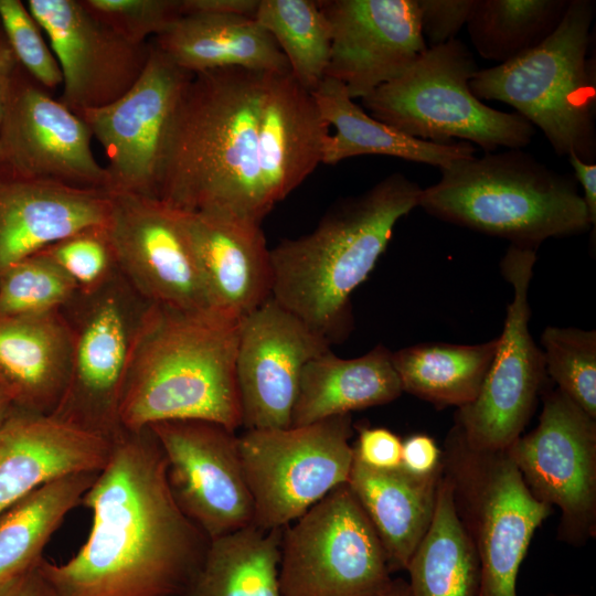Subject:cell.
Listing matches in <instances>:
<instances>
[{
    "instance_id": "cell-1",
    "label": "cell",
    "mask_w": 596,
    "mask_h": 596,
    "mask_svg": "<svg viewBox=\"0 0 596 596\" xmlns=\"http://www.w3.org/2000/svg\"><path fill=\"white\" fill-rule=\"evenodd\" d=\"M82 503L86 542L63 564L42 560L61 596H187L210 539L175 502L151 429L121 430Z\"/></svg>"
},
{
    "instance_id": "cell-2",
    "label": "cell",
    "mask_w": 596,
    "mask_h": 596,
    "mask_svg": "<svg viewBox=\"0 0 596 596\" xmlns=\"http://www.w3.org/2000/svg\"><path fill=\"white\" fill-rule=\"evenodd\" d=\"M268 72L230 67L192 74L174 111L157 199L262 225L269 213L258 170V121Z\"/></svg>"
},
{
    "instance_id": "cell-3",
    "label": "cell",
    "mask_w": 596,
    "mask_h": 596,
    "mask_svg": "<svg viewBox=\"0 0 596 596\" xmlns=\"http://www.w3.org/2000/svg\"><path fill=\"white\" fill-rule=\"evenodd\" d=\"M422 188L394 172L330 209L317 227L269 249L272 297L331 344L351 331V294L374 268Z\"/></svg>"
},
{
    "instance_id": "cell-4",
    "label": "cell",
    "mask_w": 596,
    "mask_h": 596,
    "mask_svg": "<svg viewBox=\"0 0 596 596\" xmlns=\"http://www.w3.org/2000/svg\"><path fill=\"white\" fill-rule=\"evenodd\" d=\"M240 322L210 311L150 304L141 322L119 407L139 432L168 421L242 427L235 361Z\"/></svg>"
},
{
    "instance_id": "cell-5",
    "label": "cell",
    "mask_w": 596,
    "mask_h": 596,
    "mask_svg": "<svg viewBox=\"0 0 596 596\" xmlns=\"http://www.w3.org/2000/svg\"><path fill=\"white\" fill-rule=\"evenodd\" d=\"M440 173L418 206L441 221L532 248L592 227L575 177L521 149L458 159Z\"/></svg>"
},
{
    "instance_id": "cell-6",
    "label": "cell",
    "mask_w": 596,
    "mask_h": 596,
    "mask_svg": "<svg viewBox=\"0 0 596 596\" xmlns=\"http://www.w3.org/2000/svg\"><path fill=\"white\" fill-rule=\"evenodd\" d=\"M595 2L570 0L555 31L534 49L470 81L480 99L513 107L539 127L558 156L596 158L594 61L587 58Z\"/></svg>"
},
{
    "instance_id": "cell-7",
    "label": "cell",
    "mask_w": 596,
    "mask_h": 596,
    "mask_svg": "<svg viewBox=\"0 0 596 596\" xmlns=\"http://www.w3.org/2000/svg\"><path fill=\"white\" fill-rule=\"evenodd\" d=\"M477 71L472 53L456 38L427 47L401 76L361 100L373 118L419 140L457 138L485 152L528 146L535 129L525 118L494 109L472 93Z\"/></svg>"
},
{
    "instance_id": "cell-8",
    "label": "cell",
    "mask_w": 596,
    "mask_h": 596,
    "mask_svg": "<svg viewBox=\"0 0 596 596\" xmlns=\"http://www.w3.org/2000/svg\"><path fill=\"white\" fill-rule=\"evenodd\" d=\"M441 450L456 513L479 561V596H518L521 564L553 508L533 497L507 449L476 448L453 425Z\"/></svg>"
},
{
    "instance_id": "cell-9",
    "label": "cell",
    "mask_w": 596,
    "mask_h": 596,
    "mask_svg": "<svg viewBox=\"0 0 596 596\" xmlns=\"http://www.w3.org/2000/svg\"><path fill=\"white\" fill-rule=\"evenodd\" d=\"M351 414L287 428L246 429L240 454L253 499V524L284 529L348 483L354 454Z\"/></svg>"
},
{
    "instance_id": "cell-10",
    "label": "cell",
    "mask_w": 596,
    "mask_h": 596,
    "mask_svg": "<svg viewBox=\"0 0 596 596\" xmlns=\"http://www.w3.org/2000/svg\"><path fill=\"white\" fill-rule=\"evenodd\" d=\"M281 596H381L393 582L383 545L348 483L284 528Z\"/></svg>"
},
{
    "instance_id": "cell-11",
    "label": "cell",
    "mask_w": 596,
    "mask_h": 596,
    "mask_svg": "<svg viewBox=\"0 0 596 596\" xmlns=\"http://www.w3.org/2000/svg\"><path fill=\"white\" fill-rule=\"evenodd\" d=\"M76 307L70 380L53 413L114 439L123 429L119 407L137 336L149 307L117 272Z\"/></svg>"
},
{
    "instance_id": "cell-12",
    "label": "cell",
    "mask_w": 596,
    "mask_h": 596,
    "mask_svg": "<svg viewBox=\"0 0 596 596\" xmlns=\"http://www.w3.org/2000/svg\"><path fill=\"white\" fill-rule=\"evenodd\" d=\"M536 248L510 245L501 272L513 289L504 327L477 397L459 407L454 425L485 450H505L524 430L546 377L543 352L530 330L528 300Z\"/></svg>"
},
{
    "instance_id": "cell-13",
    "label": "cell",
    "mask_w": 596,
    "mask_h": 596,
    "mask_svg": "<svg viewBox=\"0 0 596 596\" xmlns=\"http://www.w3.org/2000/svg\"><path fill=\"white\" fill-rule=\"evenodd\" d=\"M508 454L540 502L561 511L557 539L574 547L596 536V419L558 389L544 392L534 429Z\"/></svg>"
},
{
    "instance_id": "cell-14",
    "label": "cell",
    "mask_w": 596,
    "mask_h": 596,
    "mask_svg": "<svg viewBox=\"0 0 596 596\" xmlns=\"http://www.w3.org/2000/svg\"><path fill=\"white\" fill-rule=\"evenodd\" d=\"M191 76L150 41L146 66L130 89L78 114L105 151L108 192L157 198L169 128Z\"/></svg>"
},
{
    "instance_id": "cell-15",
    "label": "cell",
    "mask_w": 596,
    "mask_h": 596,
    "mask_svg": "<svg viewBox=\"0 0 596 596\" xmlns=\"http://www.w3.org/2000/svg\"><path fill=\"white\" fill-rule=\"evenodd\" d=\"M149 428L164 455L175 502L210 540L253 524L235 432L206 421H168Z\"/></svg>"
},
{
    "instance_id": "cell-16",
    "label": "cell",
    "mask_w": 596,
    "mask_h": 596,
    "mask_svg": "<svg viewBox=\"0 0 596 596\" xmlns=\"http://www.w3.org/2000/svg\"><path fill=\"white\" fill-rule=\"evenodd\" d=\"M110 200L106 230L117 269L130 287L149 304L213 312L181 212L138 194L110 193Z\"/></svg>"
},
{
    "instance_id": "cell-17",
    "label": "cell",
    "mask_w": 596,
    "mask_h": 596,
    "mask_svg": "<svg viewBox=\"0 0 596 596\" xmlns=\"http://www.w3.org/2000/svg\"><path fill=\"white\" fill-rule=\"evenodd\" d=\"M92 138L78 115L18 70L0 124L1 178L108 191V173L94 156Z\"/></svg>"
},
{
    "instance_id": "cell-18",
    "label": "cell",
    "mask_w": 596,
    "mask_h": 596,
    "mask_svg": "<svg viewBox=\"0 0 596 596\" xmlns=\"http://www.w3.org/2000/svg\"><path fill=\"white\" fill-rule=\"evenodd\" d=\"M331 343L269 297L240 321L235 361L242 427L287 428L304 366Z\"/></svg>"
},
{
    "instance_id": "cell-19",
    "label": "cell",
    "mask_w": 596,
    "mask_h": 596,
    "mask_svg": "<svg viewBox=\"0 0 596 596\" xmlns=\"http://www.w3.org/2000/svg\"><path fill=\"white\" fill-rule=\"evenodd\" d=\"M26 7L58 63L63 77L60 100L76 115L114 103L141 75L150 42L126 40L83 0H29Z\"/></svg>"
},
{
    "instance_id": "cell-20",
    "label": "cell",
    "mask_w": 596,
    "mask_h": 596,
    "mask_svg": "<svg viewBox=\"0 0 596 596\" xmlns=\"http://www.w3.org/2000/svg\"><path fill=\"white\" fill-rule=\"evenodd\" d=\"M331 33L324 77L364 98L408 70L427 50L416 0L319 1Z\"/></svg>"
},
{
    "instance_id": "cell-21",
    "label": "cell",
    "mask_w": 596,
    "mask_h": 596,
    "mask_svg": "<svg viewBox=\"0 0 596 596\" xmlns=\"http://www.w3.org/2000/svg\"><path fill=\"white\" fill-rule=\"evenodd\" d=\"M113 439L54 414L14 412L0 427V512L43 485L98 472Z\"/></svg>"
},
{
    "instance_id": "cell-22",
    "label": "cell",
    "mask_w": 596,
    "mask_h": 596,
    "mask_svg": "<svg viewBox=\"0 0 596 596\" xmlns=\"http://www.w3.org/2000/svg\"><path fill=\"white\" fill-rule=\"evenodd\" d=\"M180 212L212 311L240 322L272 297L270 254L262 227Z\"/></svg>"
},
{
    "instance_id": "cell-23",
    "label": "cell",
    "mask_w": 596,
    "mask_h": 596,
    "mask_svg": "<svg viewBox=\"0 0 596 596\" xmlns=\"http://www.w3.org/2000/svg\"><path fill=\"white\" fill-rule=\"evenodd\" d=\"M110 204L106 190L0 177V275L82 230L106 226Z\"/></svg>"
},
{
    "instance_id": "cell-24",
    "label": "cell",
    "mask_w": 596,
    "mask_h": 596,
    "mask_svg": "<svg viewBox=\"0 0 596 596\" xmlns=\"http://www.w3.org/2000/svg\"><path fill=\"white\" fill-rule=\"evenodd\" d=\"M330 126L290 72L272 73L258 121L257 161L270 212L322 163Z\"/></svg>"
},
{
    "instance_id": "cell-25",
    "label": "cell",
    "mask_w": 596,
    "mask_h": 596,
    "mask_svg": "<svg viewBox=\"0 0 596 596\" xmlns=\"http://www.w3.org/2000/svg\"><path fill=\"white\" fill-rule=\"evenodd\" d=\"M73 333L62 310L0 316V392L15 411L53 414L66 391Z\"/></svg>"
},
{
    "instance_id": "cell-26",
    "label": "cell",
    "mask_w": 596,
    "mask_h": 596,
    "mask_svg": "<svg viewBox=\"0 0 596 596\" xmlns=\"http://www.w3.org/2000/svg\"><path fill=\"white\" fill-rule=\"evenodd\" d=\"M151 42L190 74L230 67L289 72L273 36L253 18L185 13Z\"/></svg>"
},
{
    "instance_id": "cell-27",
    "label": "cell",
    "mask_w": 596,
    "mask_h": 596,
    "mask_svg": "<svg viewBox=\"0 0 596 596\" xmlns=\"http://www.w3.org/2000/svg\"><path fill=\"white\" fill-rule=\"evenodd\" d=\"M443 471L413 476L401 467L375 470L353 459L348 485L373 525L391 573L407 564L432 523Z\"/></svg>"
},
{
    "instance_id": "cell-28",
    "label": "cell",
    "mask_w": 596,
    "mask_h": 596,
    "mask_svg": "<svg viewBox=\"0 0 596 596\" xmlns=\"http://www.w3.org/2000/svg\"><path fill=\"white\" fill-rule=\"evenodd\" d=\"M403 393L392 352L377 344L343 359L331 350L302 369L290 426H305L353 411L393 402Z\"/></svg>"
},
{
    "instance_id": "cell-29",
    "label": "cell",
    "mask_w": 596,
    "mask_h": 596,
    "mask_svg": "<svg viewBox=\"0 0 596 596\" xmlns=\"http://www.w3.org/2000/svg\"><path fill=\"white\" fill-rule=\"evenodd\" d=\"M322 118L336 132L329 135L322 163L337 164L348 158L377 155L438 167L475 155L466 141L436 143L413 138L366 114L353 102L344 84L324 77L311 93Z\"/></svg>"
},
{
    "instance_id": "cell-30",
    "label": "cell",
    "mask_w": 596,
    "mask_h": 596,
    "mask_svg": "<svg viewBox=\"0 0 596 596\" xmlns=\"http://www.w3.org/2000/svg\"><path fill=\"white\" fill-rule=\"evenodd\" d=\"M498 338L479 344L419 343L392 352L403 392L438 407H462L478 395Z\"/></svg>"
},
{
    "instance_id": "cell-31",
    "label": "cell",
    "mask_w": 596,
    "mask_h": 596,
    "mask_svg": "<svg viewBox=\"0 0 596 596\" xmlns=\"http://www.w3.org/2000/svg\"><path fill=\"white\" fill-rule=\"evenodd\" d=\"M405 571L412 596H479V561L444 472L432 523Z\"/></svg>"
},
{
    "instance_id": "cell-32",
    "label": "cell",
    "mask_w": 596,
    "mask_h": 596,
    "mask_svg": "<svg viewBox=\"0 0 596 596\" xmlns=\"http://www.w3.org/2000/svg\"><path fill=\"white\" fill-rule=\"evenodd\" d=\"M97 473L58 478L0 512V583L43 560L45 545L70 511L82 503Z\"/></svg>"
},
{
    "instance_id": "cell-33",
    "label": "cell",
    "mask_w": 596,
    "mask_h": 596,
    "mask_svg": "<svg viewBox=\"0 0 596 596\" xmlns=\"http://www.w3.org/2000/svg\"><path fill=\"white\" fill-rule=\"evenodd\" d=\"M283 530L252 524L210 540L187 596H281L278 568Z\"/></svg>"
},
{
    "instance_id": "cell-34",
    "label": "cell",
    "mask_w": 596,
    "mask_h": 596,
    "mask_svg": "<svg viewBox=\"0 0 596 596\" xmlns=\"http://www.w3.org/2000/svg\"><path fill=\"white\" fill-rule=\"evenodd\" d=\"M568 4L570 0H475L466 25L479 55L502 64L547 39Z\"/></svg>"
},
{
    "instance_id": "cell-35",
    "label": "cell",
    "mask_w": 596,
    "mask_h": 596,
    "mask_svg": "<svg viewBox=\"0 0 596 596\" xmlns=\"http://www.w3.org/2000/svg\"><path fill=\"white\" fill-rule=\"evenodd\" d=\"M254 19L279 46L292 77L312 93L326 76L331 46L319 1L259 0Z\"/></svg>"
},
{
    "instance_id": "cell-36",
    "label": "cell",
    "mask_w": 596,
    "mask_h": 596,
    "mask_svg": "<svg viewBox=\"0 0 596 596\" xmlns=\"http://www.w3.org/2000/svg\"><path fill=\"white\" fill-rule=\"evenodd\" d=\"M78 294L75 281L39 252L0 275V316L24 317L66 308Z\"/></svg>"
},
{
    "instance_id": "cell-37",
    "label": "cell",
    "mask_w": 596,
    "mask_h": 596,
    "mask_svg": "<svg viewBox=\"0 0 596 596\" xmlns=\"http://www.w3.org/2000/svg\"><path fill=\"white\" fill-rule=\"evenodd\" d=\"M541 342L546 374L560 391L596 419V332L547 327Z\"/></svg>"
},
{
    "instance_id": "cell-38",
    "label": "cell",
    "mask_w": 596,
    "mask_h": 596,
    "mask_svg": "<svg viewBox=\"0 0 596 596\" xmlns=\"http://www.w3.org/2000/svg\"><path fill=\"white\" fill-rule=\"evenodd\" d=\"M0 26L19 66L35 83L46 91L62 86L56 57L26 4L20 0H0Z\"/></svg>"
},
{
    "instance_id": "cell-39",
    "label": "cell",
    "mask_w": 596,
    "mask_h": 596,
    "mask_svg": "<svg viewBox=\"0 0 596 596\" xmlns=\"http://www.w3.org/2000/svg\"><path fill=\"white\" fill-rule=\"evenodd\" d=\"M41 252L75 281L79 292L97 289L118 272L106 226L82 230Z\"/></svg>"
},
{
    "instance_id": "cell-40",
    "label": "cell",
    "mask_w": 596,
    "mask_h": 596,
    "mask_svg": "<svg viewBox=\"0 0 596 596\" xmlns=\"http://www.w3.org/2000/svg\"><path fill=\"white\" fill-rule=\"evenodd\" d=\"M84 6L126 40L146 44L183 15L182 0H83Z\"/></svg>"
},
{
    "instance_id": "cell-41",
    "label": "cell",
    "mask_w": 596,
    "mask_h": 596,
    "mask_svg": "<svg viewBox=\"0 0 596 596\" xmlns=\"http://www.w3.org/2000/svg\"><path fill=\"white\" fill-rule=\"evenodd\" d=\"M416 4L422 34L433 47L456 39L475 0H416Z\"/></svg>"
},
{
    "instance_id": "cell-42",
    "label": "cell",
    "mask_w": 596,
    "mask_h": 596,
    "mask_svg": "<svg viewBox=\"0 0 596 596\" xmlns=\"http://www.w3.org/2000/svg\"><path fill=\"white\" fill-rule=\"evenodd\" d=\"M354 459L375 470L401 467L402 439L387 428L362 427L353 445Z\"/></svg>"
},
{
    "instance_id": "cell-43",
    "label": "cell",
    "mask_w": 596,
    "mask_h": 596,
    "mask_svg": "<svg viewBox=\"0 0 596 596\" xmlns=\"http://www.w3.org/2000/svg\"><path fill=\"white\" fill-rule=\"evenodd\" d=\"M401 468L416 477H430L443 471V450L434 438L414 434L402 440Z\"/></svg>"
},
{
    "instance_id": "cell-44",
    "label": "cell",
    "mask_w": 596,
    "mask_h": 596,
    "mask_svg": "<svg viewBox=\"0 0 596 596\" xmlns=\"http://www.w3.org/2000/svg\"><path fill=\"white\" fill-rule=\"evenodd\" d=\"M39 564L1 582L0 596H61L42 573Z\"/></svg>"
},
{
    "instance_id": "cell-45",
    "label": "cell",
    "mask_w": 596,
    "mask_h": 596,
    "mask_svg": "<svg viewBox=\"0 0 596 596\" xmlns=\"http://www.w3.org/2000/svg\"><path fill=\"white\" fill-rule=\"evenodd\" d=\"M259 0H182L183 14L214 13L255 18Z\"/></svg>"
},
{
    "instance_id": "cell-46",
    "label": "cell",
    "mask_w": 596,
    "mask_h": 596,
    "mask_svg": "<svg viewBox=\"0 0 596 596\" xmlns=\"http://www.w3.org/2000/svg\"><path fill=\"white\" fill-rule=\"evenodd\" d=\"M570 163L574 169V177L583 188L584 202L587 209L590 225L595 228L596 224V164L595 162H585L575 155L568 156Z\"/></svg>"
},
{
    "instance_id": "cell-47",
    "label": "cell",
    "mask_w": 596,
    "mask_h": 596,
    "mask_svg": "<svg viewBox=\"0 0 596 596\" xmlns=\"http://www.w3.org/2000/svg\"><path fill=\"white\" fill-rule=\"evenodd\" d=\"M18 70L19 63L0 26V124Z\"/></svg>"
},
{
    "instance_id": "cell-48",
    "label": "cell",
    "mask_w": 596,
    "mask_h": 596,
    "mask_svg": "<svg viewBox=\"0 0 596 596\" xmlns=\"http://www.w3.org/2000/svg\"><path fill=\"white\" fill-rule=\"evenodd\" d=\"M381 596H412L407 581L393 578L390 588Z\"/></svg>"
},
{
    "instance_id": "cell-49",
    "label": "cell",
    "mask_w": 596,
    "mask_h": 596,
    "mask_svg": "<svg viewBox=\"0 0 596 596\" xmlns=\"http://www.w3.org/2000/svg\"><path fill=\"white\" fill-rule=\"evenodd\" d=\"M17 412L8 398L0 392V427Z\"/></svg>"
},
{
    "instance_id": "cell-50",
    "label": "cell",
    "mask_w": 596,
    "mask_h": 596,
    "mask_svg": "<svg viewBox=\"0 0 596 596\" xmlns=\"http://www.w3.org/2000/svg\"><path fill=\"white\" fill-rule=\"evenodd\" d=\"M545 596H582V595H579V594H562L561 595V594H553L552 593V594H547Z\"/></svg>"
}]
</instances>
